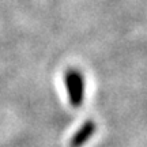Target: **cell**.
<instances>
[{
    "instance_id": "cell-2",
    "label": "cell",
    "mask_w": 147,
    "mask_h": 147,
    "mask_svg": "<svg viewBox=\"0 0 147 147\" xmlns=\"http://www.w3.org/2000/svg\"><path fill=\"white\" fill-rule=\"evenodd\" d=\"M97 131V124L93 120L84 121L82 127L78 131L74 134L72 139H71V147H82L84 143H87L91 139V136L94 135V132Z\"/></svg>"
},
{
    "instance_id": "cell-1",
    "label": "cell",
    "mask_w": 147,
    "mask_h": 147,
    "mask_svg": "<svg viewBox=\"0 0 147 147\" xmlns=\"http://www.w3.org/2000/svg\"><path fill=\"white\" fill-rule=\"evenodd\" d=\"M64 83L68 93V100L74 108L83 104L84 100V79L78 69H68L64 76Z\"/></svg>"
}]
</instances>
